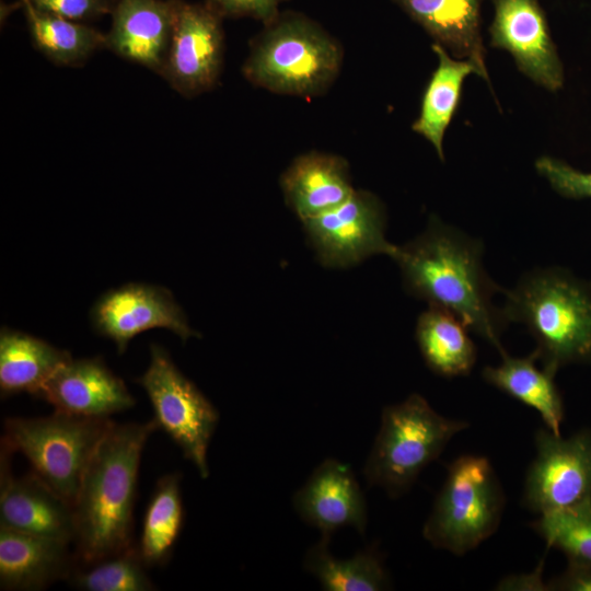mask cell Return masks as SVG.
Listing matches in <instances>:
<instances>
[{
	"mask_svg": "<svg viewBox=\"0 0 591 591\" xmlns=\"http://www.w3.org/2000/svg\"><path fill=\"white\" fill-rule=\"evenodd\" d=\"M483 252L482 242L431 217L421 234L397 246L393 259L408 293L453 313L503 355L508 322L493 302L502 289L486 273Z\"/></svg>",
	"mask_w": 591,
	"mask_h": 591,
	"instance_id": "obj_1",
	"label": "cell"
},
{
	"mask_svg": "<svg viewBox=\"0 0 591 591\" xmlns=\"http://www.w3.org/2000/svg\"><path fill=\"white\" fill-rule=\"evenodd\" d=\"M159 429L144 424L113 422L94 450L72 506L76 558L93 563L134 545L132 513L141 454Z\"/></svg>",
	"mask_w": 591,
	"mask_h": 591,
	"instance_id": "obj_2",
	"label": "cell"
},
{
	"mask_svg": "<svg viewBox=\"0 0 591 591\" xmlns=\"http://www.w3.org/2000/svg\"><path fill=\"white\" fill-rule=\"evenodd\" d=\"M507 322L522 323L543 368L591 361V283L561 268L535 269L506 292Z\"/></svg>",
	"mask_w": 591,
	"mask_h": 591,
	"instance_id": "obj_3",
	"label": "cell"
},
{
	"mask_svg": "<svg viewBox=\"0 0 591 591\" xmlns=\"http://www.w3.org/2000/svg\"><path fill=\"white\" fill-rule=\"evenodd\" d=\"M343 60V46L320 24L301 13L283 12L251 40L242 73L253 85L276 94L315 97L336 81Z\"/></svg>",
	"mask_w": 591,
	"mask_h": 591,
	"instance_id": "obj_4",
	"label": "cell"
},
{
	"mask_svg": "<svg viewBox=\"0 0 591 591\" xmlns=\"http://www.w3.org/2000/svg\"><path fill=\"white\" fill-rule=\"evenodd\" d=\"M467 427L464 420L439 415L419 394L386 406L363 468L368 484L382 487L392 497L402 495Z\"/></svg>",
	"mask_w": 591,
	"mask_h": 591,
	"instance_id": "obj_5",
	"label": "cell"
},
{
	"mask_svg": "<svg viewBox=\"0 0 591 591\" xmlns=\"http://www.w3.org/2000/svg\"><path fill=\"white\" fill-rule=\"evenodd\" d=\"M505 502L489 460L462 455L448 467L422 535L436 548L464 555L496 532Z\"/></svg>",
	"mask_w": 591,
	"mask_h": 591,
	"instance_id": "obj_6",
	"label": "cell"
},
{
	"mask_svg": "<svg viewBox=\"0 0 591 591\" xmlns=\"http://www.w3.org/2000/svg\"><path fill=\"white\" fill-rule=\"evenodd\" d=\"M113 422L56 410L45 417H9L1 441L22 453L32 472L72 507L84 470Z\"/></svg>",
	"mask_w": 591,
	"mask_h": 591,
	"instance_id": "obj_7",
	"label": "cell"
},
{
	"mask_svg": "<svg viewBox=\"0 0 591 591\" xmlns=\"http://www.w3.org/2000/svg\"><path fill=\"white\" fill-rule=\"evenodd\" d=\"M136 381L149 397L158 427L176 443L199 476L207 478L208 447L219 421L216 407L157 344L150 345L149 366Z\"/></svg>",
	"mask_w": 591,
	"mask_h": 591,
	"instance_id": "obj_8",
	"label": "cell"
},
{
	"mask_svg": "<svg viewBox=\"0 0 591 591\" xmlns=\"http://www.w3.org/2000/svg\"><path fill=\"white\" fill-rule=\"evenodd\" d=\"M302 223L320 262L326 267H350L378 254L393 258L397 250L385 237V208L368 190L355 189L340 205Z\"/></svg>",
	"mask_w": 591,
	"mask_h": 591,
	"instance_id": "obj_9",
	"label": "cell"
},
{
	"mask_svg": "<svg viewBox=\"0 0 591 591\" xmlns=\"http://www.w3.org/2000/svg\"><path fill=\"white\" fill-rule=\"evenodd\" d=\"M222 19L207 1L174 0L172 39L161 76L179 94L193 97L219 82L224 53Z\"/></svg>",
	"mask_w": 591,
	"mask_h": 591,
	"instance_id": "obj_10",
	"label": "cell"
},
{
	"mask_svg": "<svg viewBox=\"0 0 591 591\" xmlns=\"http://www.w3.org/2000/svg\"><path fill=\"white\" fill-rule=\"evenodd\" d=\"M534 441L523 489L528 509L541 514L591 497V429L568 438L540 429Z\"/></svg>",
	"mask_w": 591,
	"mask_h": 591,
	"instance_id": "obj_11",
	"label": "cell"
},
{
	"mask_svg": "<svg viewBox=\"0 0 591 591\" xmlns=\"http://www.w3.org/2000/svg\"><path fill=\"white\" fill-rule=\"evenodd\" d=\"M90 317L94 331L113 340L119 355L135 336L151 328H166L184 343L200 336L189 326L169 289L144 282H128L107 290L94 302Z\"/></svg>",
	"mask_w": 591,
	"mask_h": 591,
	"instance_id": "obj_12",
	"label": "cell"
},
{
	"mask_svg": "<svg viewBox=\"0 0 591 591\" xmlns=\"http://www.w3.org/2000/svg\"><path fill=\"white\" fill-rule=\"evenodd\" d=\"M490 45L508 51L519 70L536 84L557 91L563 65L538 0H493Z\"/></svg>",
	"mask_w": 591,
	"mask_h": 591,
	"instance_id": "obj_13",
	"label": "cell"
},
{
	"mask_svg": "<svg viewBox=\"0 0 591 591\" xmlns=\"http://www.w3.org/2000/svg\"><path fill=\"white\" fill-rule=\"evenodd\" d=\"M12 454L1 441L0 526L73 543L72 507L32 471L23 477L13 476Z\"/></svg>",
	"mask_w": 591,
	"mask_h": 591,
	"instance_id": "obj_14",
	"label": "cell"
},
{
	"mask_svg": "<svg viewBox=\"0 0 591 591\" xmlns=\"http://www.w3.org/2000/svg\"><path fill=\"white\" fill-rule=\"evenodd\" d=\"M37 397L56 412L90 418H109L136 404L125 382L101 357L71 358L46 381Z\"/></svg>",
	"mask_w": 591,
	"mask_h": 591,
	"instance_id": "obj_15",
	"label": "cell"
},
{
	"mask_svg": "<svg viewBox=\"0 0 591 591\" xmlns=\"http://www.w3.org/2000/svg\"><path fill=\"white\" fill-rule=\"evenodd\" d=\"M298 514L328 535L345 526L363 534L367 505L361 488L347 464L326 459L293 496Z\"/></svg>",
	"mask_w": 591,
	"mask_h": 591,
	"instance_id": "obj_16",
	"label": "cell"
},
{
	"mask_svg": "<svg viewBox=\"0 0 591 591\" xmlns=\"http://www.w3.org/2000/svg\"><path fill=\"white\" fill-rule=\"evenodd\" d=\"M173 24L174 0H116L106 47L161 74Z\"/></svg>",
	"mask_w": 591,
	"mask_h": 591,
	"instance_id": "obj_17",
	"label": "cell"
},
{
	"mask_svg": "<svg viewBox=\"0 0 591 591\" xmlns=\"http://www.w3.org/2000/svg\"><path fill=\"white\" fill-rule=\"evenodd\" d=\"M71 543L0 526V588L39 591L68 579L77 564Z\"/></svg>",
	"mask_w": 591,
	"mask_h": 591,
	"instance_id": "obj_18",
	"label": "cell"
},
{
	"mask_svg": "<svg viewBox=\"0 0 591 591\" xmlns=\"http://www.w3.org/2000/svg\"><path fill=\"white\" fill-rule=\"evenodd\" d=\"M280 186L287 205L301 221L333 209L355 190L348 162L320 151L298 155L282 173Z\"/></svg>",
	"mask_w": 591,
	"mask_h": 591,
	"instance_id": "obj_19",
	"label": "cell"
},
{
	"mask_svg": "<svg viewBox=\"0 0 591 591\" xmlns=\"http://www.w3.org/2000/svg\"><path fill=\"white\" fill-rule=\"evenodd\" d=\"M419 24L434 44L456 58L475 62L482 78L489 82L482 38L483 0H392Z\"/></svg>",
	"mask_w": 591,
	"mask_h": 591,
	"instance_id": "obj_20",
	"label": "cell"
},
{
	"mask_svg": "<svg viewBox=\"0 0 591 591\" xmlns=\"http://www.w3.org/2000/svg\"><path fill=\"white\" fill-rule=\"evenodd\" d=\"M501 357L500 364L483 369V379L489 385L535 409L546 428L560 436L564 403L554 381L555 374L536 366L535 350L525 357H512L507 352Z\"/></svg>",
	"mask_w": 591,
	"mask_h": 591,
	"instance_id": "obj_21",
	"label": "cell"
},
{
	"mask_svg": "<svg viewBox=\"0 0 591 591\" xmlns=\"http://www.w3.org/2000/svg\"><path fill=\"white\" fill-rule=\"evenodd\" d=\"M72 357L27 333L2 327L0 332V391L9 396L28 393L37 396L46 381Z\"/></svg>",
	"mask_w": 591,
	"mask_h": 591,
	"instance_id": "obj_22",
	"label": "cell"
},
{
	"mask_svg": "<svg viewBox=\"0 0 591 591\" xmlns=\"http://www.w3.org/2000/svg\"><path fill=\"white\" fill-rule=\"evenodd\" d=\"M438 66L424 90L420 111L412 129L427 139L443 162V138L459 108L464 80L474 73L482 78L478 67L470 59H453L447 49L432 44Z\"/></svg>",
	"mask_w": 591,
	"mask_h": 591,
	"instance_id": "obj_23",
	"label": "cell"
},
{
	"mask_svg": "<svg viewBox=\"0 0 591 591\" xmlns=\"http://www.w3.org/2000/svg\"><path fill=\"white\" fill-rule=\"evenodd\" d=\"M470 328L453 313L430 306L416 325V341L427 367L444 378L467 375L477 359Z\"/></svg>",
	"mask_w": 591,
	"mask_h": 591,
	"instance_id": "obj_24",
	"label": "cell"
},
{
	"mask_svg": "<svg viewBox=\"0 0 591 591\" xmlns=\"http://www.w3.org/2000/svg\"><path fill=\"white\" fill-rule=\"evenodd\" d=\"M21 3L33 44L56 65H81L95 50L106 47V34L82 22L43 12L31 0Z\"/></svg>",
	"mask_w": 591,
	"mask_h": 591,
	"instance_id": "obj_25",
	"label": "cell"
},
{
	"mask_svg": "<svg viewBox=\"0 0 591 591\" xmlns=\"http://www.w3.org/2000/svg\"><path fill=\"white\" fill-rule=\"evenodd\" d=\"M183 519L181 474L170 473L158 479L143 517L137 547L147 567L170 560Z\"/></svg>",
	"mask_w": 591,
	"mask_h": 591,
	"instance_id": "obj_26",
	"label": "cell"
},
{
	"mask_svg": "<svg viewBox=\"0 0 591 591\" xmlns=\"http://www.w3.org/2000/svg\"><path fill=\"white\" fill-rule=\"evenodd\" d=\"M329 536L312 546L304 558V568L329 591H378L390 584L379 555L363 551L349 559L335 558L328 549Z\"/></svg>",
	"mask_w": 591,
	"mask_h": 591,
	"instance_id": "obj_27",
	"label": "cell"
},
{
	"mask_svg": "<svg viewBox=\"0 0 591 591\" xmlns=\"http://www.w3.org/2000/svg\"><path fill=\"white\" fill-rule=\"evenodd\" d=\"M137 545L93 563H79L72 569L70 584L83 591H152L154 583L147 573Z\"/></svg>",
	"mask_w": 591,
	"mask_h": 591,
	"instance_id": "obj_28",
	"label": "cell"
},
{
	"mask_svg": "<svg viewBox=\"0 0 591 591\" xmlns=\"http://www.w3.org/2000/svg\"><path fill=\"white\" fill-rule=\"evenodd\" d=\"M533 529L568 561L591 565V497L541 513Z\"/></svg>",
	"mask_w": 591,
	"mask_h": 591,
	"instance_id": "obj_29",
	"label": "cell"
},
{
	"mask_svg": "<svg viewBox=\"0 0 591 591\" xmlns=\"http://www.w3.org/2000/svg\"><path fill=\"white\" fill-rule=\"evenodd\" d=\"M535 167L563 197L591 198V172L578 171L561 160L546 155L536 160Z\"/></svg>",
	"mask_w": 591,
	"mask_h": 591,
	"instance_id": "obj_30",
	"label": "cell"
},
{
	"mask_svg": "<svg viewBox=\"0 0 591 591\" xmlns=\"http://www.w3.org/2000/svg\"><path fill=\"white\" fill-rule=\"evenodd\" d=\"M40 11L83 22L112 14L116 0H31Z\"/></svg>",
	"mask_w": 591,
	"mask_h": 591,
	"instance_id": "obj_31",
	"label": "cell"
},
{
	"mask_svg": "<svg viewBox=\"0 0 591 591\" xmlns=\"http://www.w3.org/2000/svg\"><path fill=\"white\" fill-rule=\"evenodd\" d=\"M288 0H207L222 18L250 16L264 25L279 15V5Z\"/></svg>",
	"mask_w": 591,
	"mask_h": 591,
	"instance_id": "obj_32",
	"label": "cell"
},
{
	"mask_svg": "<svg viewBox=\"0 0 591 591\" xmlns=\"http://www.w3.org/2000/svg\"><path fill=\"white\" fill-rule=\"evenodd\" d=\"M547 586L552 591H591V565L568 561L565 571Z\"/></svg>",
	"mask_w": 591,
	"mask_h": 591,
	"instance_id": "obj_33",
	"label": "cell"
},
{
	"mask_svg": "<svg viewBox=\"0 0 591 591\" xmlns=\"http://www.w3.org/2000/svg\"><path fill=\"white\" fill-rule=\"evenodd\" d=\"M543 566L541 565L530 573L509 576L503 578L497 586L498 590H548L547 583L543 581Z\"/></svg>",
	"mask_w": 591,
	"mask_h": 591,
	"instance_id": "obj_34",
	"label": "cell"
}]
</instances>
